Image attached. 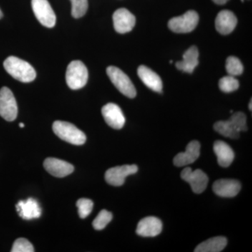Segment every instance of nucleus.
Masks as SVG:
<instances>
[{
    "instance_id": "nucleus-2",
    "label": "nucleus",
    "mask_w": 252,
    "mask_h": 252,
    "mask_svg": "<svg viewBox=\"0 0 252 252\" xmlns=\"http://www.w3.org/2000/svg\"><path fill=\"white\" fill-rule=\"evenodd\" d=\"M214 129L225 137L238 139L240 132L248 130L246 116L243 112L235 113L228 121L215 123Z\"/></svg>"
},
{
    "instance_id": "nucleus-19",
    "label": "nucleus",
    "mask_w": 252,
    "mask_h": 252,
    "mask_svg": "<svg viewBox=\"0 0 252 252\" xmlns=\"http://www.w3.org/2000/svg\"><path fill=\"white\" fill-rule=\"evenodd\" d=\"M137 74L141 81L145 84L147 87L152 91L158 93H161L162 89V83L161 79L150 68L144 65H141L137 69Z\"/></svg>"
},
{
    "instance_id": "nucleus-22",
    "label": "nucleus",
    "mask_w": 252,
    "mask_h": 252,
    "mask_svg": "<svg viewBox=\"0 0 252 252\" xmlns=\"http://www.w3.org/2000/svg\"><path fill=\"white\" fill-rule=\"evenodd\" d=\"M227 245L225 237L218 236L208 239L200 243L195 249V252H220L223 250Z\"/></svg>"
},
{
    "instance_id": "nucleus-9",
    "label": "nucleus",
    "mask_w": 252,
    "mask_h": 252,
    "mask_svg": "<svg viewBox=\"0 0 252 252\" xmlns=\"http://www.w3.org/2000/svg\"><path fill=\"white\" fill-rule=\"evenodd\" d=\"M181 177L190 185L195 193H202L206 189L209 179L201 170H192L190 167H185L181 173Z\"/></svg>"
},
{
    "instance_id": "nucleus-24",
    "label": "nucleus",
    "mask_w": 252,
    "mask_h": 252,
    "mask_svg": "<svg viewBox=\"0 0 252 252\" xmlns=\"http://www.w3.org/2000/svg\"><path fill=\"white\" fill-rule=\"evenodd\" d=\"M112 214L106 210H101L97 217L93 221V226L95 230L104 229L112 220Z\"/></svg>"
},
{
    "instance_id": "nucleus-31",
    "label": "nucleus",
    "mask_w": 252,
    "mask_h": 252,
    "mask_svg": "<svg viewBox=\"0 0 252 252\" xmlns=\"http://www.w3.org/2000/svg\"><path fill=\"white\" fill-rule=\"evenodd\" d=\"M19 126L21 127H25V124H23V123H21V124H19Z\"/></svg>"
},
{
    "instance_id": "nucleus-12",
    "label": "nucleus",
    "mask_w": 252,
    "mask_h": 252,
    "mask_svg": "<svg viewBox=\"0 0 252 252\" xmlns=\"http://www.w3.org/2000/svg\"><path fill=\"white\" fill-rule=\"evenodd\" d=\"M102 114L106 123L112 128L122 129L125 124L126 119L122 109L114 103H108L102 109Z\"/></svg>"
},
{
    "instance_id": "nucleus-6",
    "label": "nucleus",
    "mask_w": 252,
    "mask_h": 252,
    "mask_svg": "<svg viewBox=\"0 0 252 252\" xmlns=\"http://www.w3.org/2000/svg\"><path fill=\"white\" fill-rule=\"evenodd\" d=\"M199 21V16L196 11H187L185 14L178 17L172 18L168 22L170 31L176 33H188L193 31Z\"/></svg>"
},
{
    "instance_id": "nucleus-21",
    "label": "nucleus",
    "mask_w": 252,
    "mask_h": 252,
    "mask_svg": "<svg viewBox=\"0 0 252 252\" xmlns=\"http://www.w3.org/2000/svg\"><path fill=\"white\" fill-rule=\"evenodd\" d=\"M199 52L196 46H192L183 55V60L176 63V67L182 72H193L198 64Z\"/></svg>"
},
{
    "instance_id": "nucleus-32",
    "label": "nucleus",
    "mask_w": 252,
    "mask_h": 252,
    "mask_svg": "<svg viewBox=\"0 0 252 252\" xmlns=\"http://www.w3.org/2000/svg\"><path fill=\"white\" fill-rule=\"evenodd\" d=\"M2 17H3L2 11H1V9H0V19H1V18Z\"/></svg>"
},
{
    "instance_id": "nucleus-23",
    "label": "nucleus",
    "mask_w": 252,
    "mask_h": 252,
    "mask_svg": "<svg viewBox=\"0 0 252 252\" xmlns=\"http://www.w3.org/2000/svg\"><path fill=\"white\" fill-rule=\"evenodd\" d=\"M225 69L228 75L236 77L243 74L244 67L241 61L238 58L230 56L226 60Z\"/></svg>"
},
{
    "instance_id": "nucleus-30",
    "label": "nucleus",
    "mask_w": 252,
    "mask_h": 252,
    "mask_svg": "<svg viewBox=\"0 0 252 252\" xmlns=\"http://www.w3.org/2000/svg\"><path fill=\"white\" fill-rule=\"evenodd\" d=\"M249 108H250V111H252V99L251 101H250V104H249Z\"/></svg>"
},
{
    "instance_id": "nucleus-27",
    "label": "nucleus",
    "mask_w": 252,
    "mask_h": 252,
    "mask_svg": "<svg viewBox=\"0 0 252 252\" xmlns=\"http://www.w3.org/2000/svg\"><path fill=\"white\" fill-rule=\"evenodd\" d=\"M78 212L81 219H85L89 216L94 208V203L90 199L81 198L77 202Z\"/></svg>"
},
{
    "instance_id": "nucleus-26",
    "label": "nucleus",
    "mask_w": 252,
    "mask_h": 252,
    "mask_svg": "<svg viewBox=\"0 0 252 252\" xmlns=\"http://www.w3.org/2000/svg\"><path fill=\"white\" fill-rule=\"evenodd\" d=\"M72 2L73 17L79 18L84 16L89 7L88 0H70Z\"/></svg>"
},
{
    "instance_id": "nucleus-25",
    "label": "nucleus",
    "mask_w": 252,
    "mask_h": 252,
    "mask_svg": "<svg viewBox=\"0 0 252 252\" xmlns=\"http://www.w3.org/2000/svg\"><path fill=\"white\" fill-rule=\"evenodd\" d=\"M220 90L224 93H232L238 90L239 81L233 76H226L221 78L219 82Z\"/></svg>"
},
{
    "instance_id": "nucleus-20",
    "label": "nucleus",
    "mask_w": 252,
    "mask_h": 252,
    "mask_svg": "<svg viewBox=\"0 0 252 252\" xmlns=\"http://www.w3.org/2000/svg\"><path fill=\"white\" fill-rule=\"evenodd\" d=\"M214 152L216 154L217 161L220 167L230 166L234 160L235 154L233 149L223 141L217 140L215 142Z\"/></svg>"
},
{
    "instance_id": "nucleus-14",
    "label": "nucleus",
    "mask_w": 252,
    "mask_h": 252,
    "mask_svg": "<svg viewBox=\"0 0 252 252\" xmlns=\"http://www.w3.org/2000/svg\"><path fill=\"white\" fill-rule=\"evenodd\" d=\"M44 167L51 175L60 178L70 175L74 170L72 164L55 158H46L44 162Z\"/></svg>"
},
{
    "instance_id": "nucleus-1",
    "label": "nucleus",
    "mask_w": 252,
    "mask_h": 252,
    "mask_svg": "<svg viewBox=\"0 0 252 252\" xmlns=\"http://www.w3.org/2000/svg\"><path fill=\"white\" fill-rule=\"evenodd\" d=\"M4 67L11 77L21 82H32L36 77L35 70L30 63L15 56L5 60Z\"/></svg>"
},
{
    "instance_id": "nucleus-18",
    "label": "nucleus",
    "mask_w": 252,
    "mask_h": 252,
    "mask_svg": "<svg viewBox=\"0 0 252 252\" xmlns=\"http://www.w3.org/2000/svg\"><path fill=\"white\" fill-rule=\"evenodd\" d=\"M16 210L20 217L25 220H32L40 217L41 209L36 200L30 198L27 200H21L16 205Z\"/></svg>"
},
{
    "instance_id": "nucleus-7",
    "label": "nucleus",
    "mask_w": 252,
    "mask_h": 252,
    "mask_svg": "<svg viewBox=\"0 0 252 252\" xmlns=\"http://www.w3.org/2000/svg\"><path fill=\"white\" fill-rule=\"evenodd\" d=\"M18 115V106L14 94L9 88L0 90V116L7 121L13 122Z\"/></svg>"
},
{
    "instance_id": "nucleus-11",
    "label": "nucleus",
    "mask_w": 252,
    "mask_h": 252,
    "mask_svg": "<svg viewBox=\"0 0 252 252\" xmlns=\"http://www.w3.org/2000/svg\"><path fill=\"white\" fill-rule=\"evenodd\" d=\"M113 21L115 31L120 34H125L135 27L136 19L135 16L128 10L122 8L114 13Z\"/></svg>"
},
{
    "instance_id": "nucleus-16",
    "label": "nucleus",
    "mask_w": 252,
    "mask_h": 252,
    "mask_svg": "<svg viewBox=\"0 0 252 252\" xmlns=\"http://www.w3.org/2000/svg\"><path fill=\"white\" fill-rule=\"evenodd\" d=\"M200 144L198 141H192L187 146L185 152L179 153L174 158V165L182 167L193 163L200 157Z\"/></svg>"
},
{
    "instance_id": "nucleus-29",
    "label": "nucleus",
    "mask_w": 252,
    "mask_h": 252,
    "mask_svg": "<svg viewBox=\"0 0 252 252\" xmlns=\"http://www.w3.org/2000/svg\"><path fill=\"white\" fill-rule=\"evenodd\" d=\"M212 1H213L214 2L216 3L217 4L221 5L225 4L228 0H212Z\"/></svg>"
},
{
    "instance_id": "nucleus-8",
    "label": "nucleus",
    "mask_w": 252,
    "mask_h": 252,
    "mask_svg": "<svg viewBox=\"0 0 252 252\" xmlns=\"http://www.w3.org/2000/svg\"><path fill=\"white\" fill-rule=\"evenodd\" d=\"M32 7L39 22L46 28H54L56 16L48 0H32Z\"/></svg>"
},
{
    "instance_id": "nucleus-10",
    "label": "nucleus",
    "mask_w": 252,
    "mask_h": 252,
    "mask_svg": "<svg viewBox=\"0 0 252 252\" xmlns=\"http://www.w3.org/2000/svg\"><path fill=\"white\" fill-rule=\"evenodd\" d=\"M138 171L136 165H124L122 166L112 167L105 173V180L109 185L120 187L124 185L127 176L133 175Z\"/></svg>"
},
{
    "instance_id": "nucleus-33",
    "label": "nucleus",
    "mask_w": 252,
    "mask_h": 252,
    "mask_svg": "<svg viewBox=\"0 0 252 252\" xmlns=\"http://www.w3.org/2000/svg\"><path fill=\"white\" fill-rule=\"evenodd\" d=\"M241 1H243H243H244V0H241Z\"/></svg>"
},
{
    "instance_id": "nucleus-17",
    "label": "nucleus",
    "mask_w": 252,
    "mask_h": 252,
    "mask_svg": "<svg viewBox=\"0 0 252 252\" xmlns=\"http://www.w3.org/2000/svg\"><path fill=\"white\" fill-rule=\"evenodd\" d=\"M238 19L232 11L223 10L217 15L215 20V28L220 34H229L236 27Z\"/></svg>"
},
{
    "instance_id": "nucleus-13",
    "label": "nucleus",
    "mask_w": 252,
    "mask_h": 252,
    "mask_svg": "<svg viewBox=\"0 0 252 252\" xmlns=\"http://www.w3.org/2000/svg\"><path fill=\"white\" fill-rule=\"evenodd\" d=\"M216 195L223 198H233L238 195L241 189V185L238 180L221 179L214 183L212 186Z\"/></svg>"
},
{
    "instance_id": "nucleus-5",
    "label": "nucleus",
    "mask_w": 252,
    "mask_h": 252,
    "mask_svg": "<svg viewBox=\"0 0 252 252\" xmlns=\"http://www.w3.org/2000/svg\"><path fill=\"white\" fill-rule=\"evenodd\" d=\"M107 74L118 90L129 98H134L137 94L135 87L127 74L119 68L110 66L107 67Z\"/></svg>"
},
{
    "instance_id": "nucleus-28",
    "label": "nucleus",
    "mask_w": 252,
    "mask_h": 252,
    "mask_svg": "<svg viewBox=\"0 0 252 252\" xmlns=\"http://www.w3.org/2000/svg\"><path fill=\"white\" fill-rule=\"evenodd\" d=\"M12 252H34L32 245L26 238H18L13 245Z\"/></svg>"
},
{
    "instance_id": "nucleus-15",
    "label": "nucleus",
    "mask_w": 252,
    "mask_h": 252,
    "mask_svg": "<svg viewBox=\"0 0 252 252\" xmlns=\"http://www.w3.org/2000/svg\"><path fill=\"white\" fill-rule=\"evenodd\" d=\"M162 223L157 217H148L139 222L136 233L142 237H156L161 233Z\"/></svg>"
},
{
    "instance_id": "nucleus-3",
    "label": "nucleus",
    "mask_w": 252,
    "mask_h": 252,
    "mask_svg": "<svg viewBox=\"0 0 252 252\" xmlns=\"http://www.w3.org/2000/svg\"><path fill=\"white\" fill-rule=\"evenodd\" d=\"M53 130L61 140L68 143L82 145L86 142L85 134L70 123L56 121L53 124Z\"/></svg>"
},
{
    "instance_id": "nucleus-4",
    "label": "nucleus",
    "mask_w": 252,
    "mask_h": 252,
    "mask_svg": "<svg viewBox=\"0 0 252 252\" xmlns=\"http://www.w3.org/2000/svg\"><path fill=\"white\" fill-rule=\"evenodd\" d=\"M89 72L85 64L80 61H74L69 63L66 72V81L72 90L82 89L87 84Z\"/></svg>"
}]
</instances>
